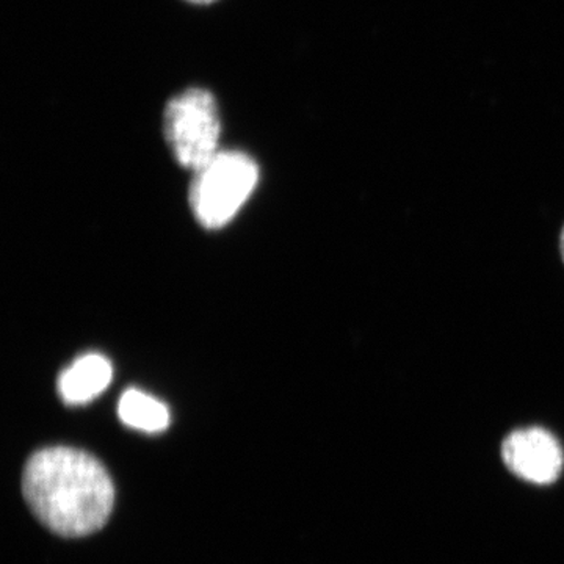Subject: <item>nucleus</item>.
I'll use <instances>...</instances> for the list:
<instances>
[{"instance_id": "nucleus-1", "label": "nucleus", "mask_w": 564, "mask_h": 564, "mask_svg": "<svg viewBox=\"0 0 564 564\" xmlns=\"http://www.w3.org/2000/svg\"><path fill=\"white\" fill-rule=\"evenodd\" d=\"M22 494L41 524L65 538L99 532L115 505V486L104 464L73 447L41 448L22 474Z\"/></svg>"}, {"instance_id": "nucleus-2", "label": "nucleus", "mask_w": 564, "mask_h": 564, "mask_svg": "<svg viewBox=\"0 0 564 564\" xmlns=\"http://www.w3.org/2000/svg\"><path fill=\"white\" fill-rule=\"evenodd\" d=\"M259 181L258 163L240 151H220L195 172L191 206L199 225L217 229L228 225L250 198Z\"/></svg>"}, {"instance_id": "nucleus-3", "label": "nucleus", "mask_w": 564, "mask_h": 564, "mask_svg": "<svg viewBox=\"0 0 564 564\" xmlns=\"http://www.w3.org/2000/svg\"><path fill=\"white\" fill-rule=\"evenodd\" d=\"M163 132L177 163L198 172L220 152V111L214 95L188 88L174 96L163 111Z\"/></svg>"}, {"instance_id": "nucleus-4", "label": "nucleus", "mask_w": 564, "mask_h": 564, "mask_svg": "<svg viewBox=\"0 0 564 564\" xmlns=\"http://www.w3.org/2000/svg\"><path fill=\"white\" fill-rule=\"evenodd\" d=\"M502 458L508 469L533 485H551L563 470L562 445L540 426L516 430L502 444Z\"/></svg>"}, {"instance_id": "nucleus-5", "label": "nucleus", "mask_w": 564, "mask_h": 564, "mask_svg": "<svg viewBox=\"0 0 564 564\" xmlns=\"http://www.w3.org/2000/svg\"><path fill=\"white\" fill-rule=\"evenodd\" d=\"M111 378L113 369L109 359L98 352L84 355L58 377V395L66 404L88 403L109 388Z\"/></svg>"}, {"instance_id": "nucleus-6", "label": "nucleus", "mask_w": 564, "mask_h": 564, "mask_svg": "<svg viewBox=\"0 0 564 564\" xmlns=\"http://www.w3.org/2000/svg\"><path fill=\"white\" fill-rule=\"evenodd\" d=\"M118 415L124 425L144 433H161L170 425L169 408L139 389H129L122 393Z\"/></svg>"}, {"instance_id": "nucleus-7", "label": "nucleus", "mask_w": 564, "mask_h": 564, "mask_svg": "<svg viewBox=\"0 0 564 564\" xmlns=\"http://www.w3.org/2000/svg\"><path fill=\"white\" fill-rule=\"evenodd\" d=\"M187 2L196 3V6H209V3L217 2V0H187Z\"/></svg>"}, {"instance_id": "nucleus-8", "label": "nucleus", "mask_w": 564, "mask_h": 564, "mask_svg": "<svg viewBox=\"0 0 564 564\" xmlns=\"http://www.w3.org/2000/svg\"><path fill=\"white\" fill-rule=\"evenodd\" d=\"M560 251H562V258L564 261V226L562 229V236H560Z\"/></svg>"}]
</instances>
